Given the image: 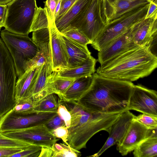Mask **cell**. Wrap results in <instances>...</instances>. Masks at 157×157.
<instances>
[{"instance_id": "cell-1", "label": "cell", "mask_w": 157, "mask_h": 157, "mask_svg": "<svg viewBox=\"0 0 157 157\" xmlns=\"http://www.w3.org/2000/svg\"><path fill=\"white\" fill-rule=\"evenodd\" d=\"M134 85L94 73L89 89L77 102L94 113L121 112L127 110Z\"/></svg>"}, {"instance_id": "cell-2", "label": "cell", "mask_w": 157, "mask_h": 157, "mask_svg": "<svg viewBox=\"0 0 157 157\" xmlns=\"http://www.w3.org/2000/svg\"><path fill=\"white\" fill-rule=\"evenodd\" d=\"M151 46H137L100 65L96 73L102 76L133 82L150 75L157 68V57Z\"/></svg>"}, {"instance_id": "cell-3", "label": "cell", "mask_w": 157, "mask_h": 157, "mask_svg": "<svg viewBox=\"0 0 157 157\" xmlns=\"http://www.w3.org/2000/svg\"><path fill=\"white\" fill-rule=\"evenodd\" d=\"M63 102L71 115L67 143L79 151L86 148L87 142L94 134L101 130L107 131L121 113H94L77 101Z\"/></svg>"}, {"instance_id": "cell-4", "label": "cell", "mask_w": 157, "mask_h": 157, "mask_svg": "<svg viewBox=\"0 0 157 157\" xmlns=\"http://www.w3.org/2000/svg\"><path fill=\"white\" fill-rule=\"evenodd\" d=\"M17 76L12 57L0 38V118L13 109L17 103Z\"/></svg>"}, {"instance_id": "cell-5", "label": "cell", "mask_w": 157, "mask_h": 157, "mask_svg": "<svg viewBox=\"0 0 157 157\" xmlns=\"http://www.w3.org/2000/svg\"><path fill=\"white\" fill-rule=\"evenodd\" d=\"M149 4L127 12L106 24L91 44L92 47L99 51L134 25L144 19Z\"/></svg>"}, {"instance_id": "cell-6", "label": "cell", "mask_w": 157, "mask_h": 157, "mask_svg": "<svg viewBox=\"0 0 157 157\" xmlns=\"http://www.w3.org/2000/svg\"><path fill=\"white\" fill-rule=\"evenodd\" d=\"M6 5L5 29L14 34L28 35L38 8L36 0H13Z\"/></svg>"}, {"instance_id": "cell-7", "label": "cell", "mask_w": 157, "mask_h": 157, "mask_svg": "<svg viewBox=\"0 0 157 157\" xmlns=\"http://www.w3.org/2000/svg\"><path fill=\"white\" fill-rule=\"evenodd\" d=\"M0 35L12 57L19 78L26 71L27 63L36 56L39 49L28 35L14 34L5 29L1 31Z\"/></svg>"}, {"instance_id": "cell-8", "label": "cell", "mask_w": 157, "mask_h": 157, "mask_svg": "<svg viewBox=\"0 0 157 157\" xmlns=\"http://www.w3.org/2000/svg\"><path fill=\"white\" fill-rule=\"evenodd\" d=\"M105 25L101 14L100 0H90L69 26L77 28L92 43Z\"/></svg>"}, {"instance_id": "cell-9", "label": "cell", "mask_w": 157, "mask_h": 157, "mask_svg": "<svg viewBox=\"0 0 157 157\" xmlns=\"http://www.w3.org/2000/svg\"><path fill=\"white\" fill-rule=\"evenodd\" d=\"M56 112H41L24 114L12 109L0 118V132L15 131L45 124Z\"/></svg>"}, {"instance_id": "cell-10", "label": "cell", "mask_w": 157, "mask_h": 157, "mask_svg": "<svg viewBox=\"0 0 157 157\" xmlns=\"http://www.w3.org/2000/svg\"><path fill=\"white\" fill-rule=\"evenodd\" d=\"M2 134L9 137L49 148L58 140L45 124Z\"/></svg>"}, {"instance_id": "cell-11", "label": "cell", "mask_w": 157, "mask_h": 157, "mask_svg": "<svg viewBox=\"0 0 157 157\" xmlns=\"http://www.w3.org/2000/svg\"><path fill=\"white\" fill-rule=\"evenodd\" d=\"M127 110L157 116V92L140 84L134 85Z\"/></svg>"}, {"instance_id": "cell-12", "label": "cell", "mask_w": 157, "mask_h": 157, "mask_svg": "<svg viewBox=\"0 0 157 157\" xmlns=\"http://www.w3.org/2000/svg\"><path fill=\"white\" fill-rule=\"evenodd\" d=\"M157 129L148 128L133 119L124 136L117 144V149L122 155H126L144 140L157 133Z\"/></svg>"}, {"instance_id": "cell-13", "label": "cell", "mask_w": 157, "mask_h": 157, "mask_svg": "<svg viewBox=\"0 0 157 157\" xmlns=\"http://www.w3.org/2000/svg\"><path fill=\"white\" fill-rule=\"evenodd\" d=\"M102 17L105 25L127 12L149 4V0H100Z\"/></svg>"}, {"instance_id": "cell-14", "label": "cell", "mask_w": 157, "mask_h": 157, "mask_svg": "<svg viewBox=\"0 0 157 157\" xmlns=\"http://www.w3.org/2000/svg\"><path fill=\"white\" fill-rule=\"evenodd\" d=\"M135 115L129 110L121 112L109 128V136L101 148L90 157H98L109 148L119 143L127 132Z\"/></svg>"}, {"instance_id": "cell-15", "label": "cell", "mask_w": 157, "mask_h": 157, "mask_svg": "<svg viewBox=\"0 0 157 157\" xmlns=\"http://www.w3.org/2000/svg\"><path fill=\"white\" fill-rule=\"evenodd\" d=\"M157 14L144 19L132 26L129 30L132 39L137 45L143 46L152 44L156 37Z\"/></svg>"}, {"instance_id": "cell-16", "label": "cell", "mask_w": 157, "mask_h": 157, "mask_svg": "<svg viewBox=\"0 0 157 157\" xmlns=\"http://www.w3.org/2000/svg\"><path fill=\"white\" fill-rule=\"evenodd\" d=\"M50 45L52 71L68 68V56L55 22L49 24Z\"/></svg>"}, {"instance_id": "cell-17", "label": "cell", "mask_w": 157, "mask_h": 157, "mask_svg": "<svg viewBox=\"0 0 157 157\" xmlns=\"http://www.w3.org/2000/svg\"><path fill=\"white\" fill-rule=\"evenodd\" d=\"M128 31L98 51L97 60L100 65L127 50L139 46L133 41Z\"/></svg>"}, {"instance_id": "cell-18", "label": "cell", "mask_w": 157, "mask_h": 157, "mask_svg": "<svg viewBox=\"0 0 157 157\" xmlns=\"http://www.w3.org/2000/svg\"><path fill=\"white\" fill-rule=\"evenodd\" d=\"M60 34L68 56V68L80 65L91 56L87 46L79 44Z\"/></svg>"}, {"instance_id": "cell-19", "label": "cell", "mask_w": 157, "mask_h": 157, "mask_svg": "<svg viewBox=\"0 0 157 157\" xmlns=\"http://www.w3.org/2000/svg\"><path fill=\"white\" fill-rule=\"evenodd\" d=\"M52 72V60L46 61L40 68L31 93L30 98L35 104L51 94L47 87V84Z\"/></svg>"}, {"instance_id": "cell-20", "label": "cell", "mask_w": 157, "mask_h": 157, "mask_svg": "<svg viewBox=\"0 0 157 157\" xmlns=\"http://www.w3.org/2000/svg\"><path fill=\"white\" fill-rule=\"evenodd\" d=\"M41 66L33 67L27 69L18 78L15 88V98L17 101L30 98L32 90Z\"/></svg>"}, {"instance_id": "cell-21", "label": "cell", "mask_w": 157, "mask_h": 157, "mask_svg": "<svg viewBox=\"0 0 157 157\" xmlns=\"http://www.w3.org/2000/svg\"><path fill=\"white\" fill-rule=\"evenodd\" d=\"M93 75L75 79L66 90L59 97L62 101H78L89 89L92 82Z\"/></svg>"}, {"instance_id": "cell-22", "label": "cell", "mask_w": 157, "mask_h": 157, "mask_svg": "<svg viewBox=\"0 0 157 157\" xmlns=\"http://www.w3.org/2000/svg\"><path fill=\"white\" fill-rule=\"evenodd\" d=\"M97 59L92 56L82 64L73 68H68L56 72L57 76L64 78L75 79L93 75L95 71Z\"/></svg>"}, {"instance_id": "cell-23", "label": "cell", "mask_w": 157, "mask_h": 157, "mask_svg": "<svg viewBox=\"0 0 157 157\" xmlns=\"http://www.w3.org/2000/svg\"><path fill=\"white\" fill-rule=\"evenodd\" d=\"M82 155L79 151L63 144H54L51 147H42L40 157H79Z\"/></svg>"}, {"instance_id": "cell-24", "label": "cell", "mask_w": 157, "mask_h": 157, "mask_svg": "<svg viewBox=\"0 0 157 157\" xmlns=\"http://www.w3.org/2000/svg\"><path fill=\"white\" fill-rule=\"evenodd\" d=\"M90 0H78L58 20L55 21L60 32L69 26L71 22L87 6Z\"/></svg>"}, {"instance_id": "cell-25", "label": "cell", "mask_w": 157, "mask_h": 157, "mask_svg": "<svg viewBox=\"0 0 157 157\" xmlns=\"http://www.w3.org/2000/svg\"><path fill=\"white\" fill-rule=\"evenodd\" d=\"M33 32L32 39L37 46L39 51L44 55L46 61L52 60L49 27Z\"/></svg>"}, {"instance_id": "cell-26", "label": "cell", "mask_w": 157, "mask_h": 157, "mask_svg": "<svg viewBox=\"0 0 157 157\" xmlns=\"http://www.w3.org/2000/svg\"><path fill=\"white\" fill-rule=\"evenodd\" d=\"M133 151L135 157H156L157 133L144 140Z\"/></svg>"}, {"instance_id": "cell-27", "label": "cell", "mask_w": 157, "mask_h": 157, "mask_svg": "<svg viewBox=\"0 0 157 157\" xmlns=\"http://www.w3.org/2000/svg\"><path fill=\"white\" fill-rule=\"evenodd\" d=\"M75 79L59 77L56 75L55 71H53L48 80L47 85L52 93L59 97Z\"/></svg>"}, {"instance_id": "cell-28", "label": "cell", "mask_w": 157, "mask_h": 157, "mask_svg": "<svg viewBox=\"0 0 157 157\" xmlns=\"http://www.w3.org/2000/svg\"><path fill=\"white\" fill-rule=\"evenodd\" d=\"M57 95L54 93L45 96L35 104L36 112H56L58 106Z\"/></svg>"}, {"instance_id": "cell-29", "label": "cell", "mask_w": 157, "mask_h": 157, "mask_svg": "<svg viewBox=\"0 0 157 157\" xmlns=\"http://www.w3.org/2000/svg\"><path fill=\"white\" fill-rule=\"evenodd\" d=\"M49 21L45 7L44 8L41 7H38L35 14L30 32L40 29L48 28Z\"/></svg>"}, {"instance_id": "cell-30", "label": "cell", "mask_w": 157, "mask_h": 157, "mask_svg": "<svg viewBox=\"0 0 157 157\" xmlns=\"http://www.w3.org/2000/svg\"><path fill=\"white\" fill-rule=\"evenodd\" d=\"M59 33L61 34L81 45L87 46V44L92 43L76 28L68 26Z\"/></svg>"}, {"instance_id": "cell-31", "label": "cell", "mask_w": 157, "mask_h": 157, "mask_svg": "<svg viewBox=\"0 0 157 157\" xmlns=\"http://www.w3.org/2000/svg\"><path fill=\"white\" fill-rule=\"evenodd\" d=\"M35 104L30 98L19 100L12 109L14 111L24 114L36 112L34 109Z\"/></svg>"}, {"instance_id": "cell-32", "label": "cell", "mask_w": 157, "mask_h": 157, "mask_svg": "<svg viewBox=\"0 0 157 157\" xmlns=\"http://www.w3.org/2000/svg\"><path fill=\"white\" fill-rule=\"evenodd\" d=\"M31 143L6 136L0 132V147H26Z\"/></svg>"}, {"instance_id": "cell-33", "label": "cell", "mask_w": 157, "mask_h": 157, "mask_svg": "<svg viewBox=\"0 0 157 157\" xmlns=\"http://www.w3.org/2000/svg\"><path fill=\"white\" fill-rule=\"evenodd\" d=\"M133 119L148 128H157V116L142 113L137 116H135Z\"/></svg>"}, {"instance_id": "cell-34", "label": "cell", "mask_w": 157, "mask_h": 157, "mask_svg": "<svg viewBox=\"0 0 157 157\" xmlns=\"http://www.w3.org/2000/svg\"><path fill=\"white\" fill-rule=\"evenodd\" d=\"M42 147L39 145L33 144L10 157H38L40 153Z\"/></svg>"}, {"instance_id": "cell-35", "label": "cell", "mask_w": 157, "mask_h": 157, "mask_svg": "<svg viewBox=\"0 0 157 157\" xmlns=\"http://www.w3.org/2000/svg\"><path fill=\"white\" fill-rule=\"evenodd\" d=\"M56 113L64 121L66 127L68 128L71 123V114L66 106L60 100L58 101V106Z\"/></svg>"}, {"instance_id": "cell-36", "label": "cell", "mask_w": 157, "mask_h": 157, "mask_svg": "<svg viewBox=\"0 0 157 157\" xmlns=\"http://www.w3.org/2000/svg\"><path fill=\"white\" fill-rule=\"evenodd\" d=\"M59 0H46L44 2L48 17L49 24L55 22V11Z\"/></svg>"}, {"instance_id": "cell-37", "label": "cell", "mask_w": 157, "mask_h": 157, "mask_svg": "<svg viewBox=\"0 0 157 157\" xmlns=\"http://www.w3.org/2000/svg\"><path fill=\"white\" fill-rule=\"evenodd\" d=\"M51 132L56 137L60 138L66 144L69 146L67 143L68 130L66 125L59 127Z\"/></svg>"}, {"instance_id": "cell-38", "label": "cell", "mask_w": 157, "mask_h": 157, "mask_svg": "<svg viewBox=\"0 0 157 157\" xmlns=\"http://www.w3.org/2000/svg\"><path fill=\"white\" fill-rule=\"evenodd\" d=\"M45 61L44 55L39 51L36 56L27 63L26 71L33 67L41 66Z\"/></svg>"}, {"instance_id": "cell-39", "label": "cell", "mask_w": 157, "mask_h": 157, "mask_svg": "<svg viewBox=\"0 0 157 157\" xmlns=\"http://www.w3.org/2000/svg\"><path fill=\"white\" fill-rule=\"evenodd\" d=\"M45 124L50 131L59 127L66 125L64 121L57 114Z\"/></svg>"}, {"instance_id": "cell-40", "label": "cell", "mask_w": 157, "mask_h": 157, "mask_svg": "<svg viewBox=\"0 0 157 157\" xmlns=\"http://www.w3.org/2000/svg\"><path fill=\"white\" fill-rule=\"evenodd\" d=\"M28 147H0V157H10L11 155L25 149Z\"/></svg>"}, {"instance_id": "cell-41", "label": "cell", "mask_w": 157, "mask_h": 157, "mask_svg": "<svg viewBox=\"0 0 157 157\" xmlns=\"http://www.w3.org/2000/svg\"><path fill=\"white\" fill-rule=\"evenodd\" d=\"M77 0H61L60 9L55 21L61 18Z\"/></svg>"}, {"instance_id": "cell-42", "label": "cell", "mask_w": 157, "mask_h": 157, "mask_svg": "<svg viewBox=\"0 0 157 157\" xmlns=\"http://www.w3.org/2000/svg\"><path fill=\"white\" fill-rule=\"evenodd\" d=\"M157 2L151 1L145 19L151 17L157 13Z\"/></svg>"}, {"instance_id": "cell-43", "label": "cell", "mask_w": 157, "mask_h": 157, "mask_svg": "<svg viewBox=\"0 0 157 157\" xmlns=\"http://www.w3.org/2000/svg\"><path fill=\"white\" fill-rule=\"evenodd\" d=\"M7 6L6 5H0V30L4 27L5 21Z\"/></svg>"}, {"instance_id": "cell-44", "label": "cell", "mask_w": 157, "mask_h": 157, "mask_svg": "<svg viewBox=\"0 0 157 157\" xmlns=\"http://www.w3.org/2000/svg\"><path fill=\"white\" fill-rule=\"evenodd\" d=\"M61 0H59L56 8L55 14V19L57 17L58 14L60 9L61 4Z\"/></svg>"}, {"instance_id": "cell-45", "label": "cell", "mask_w": 157, "mask_h": 157, "mask_svg": "<svg viewBox=\"0 0 157 157\" xmlns=\"http://www.w3.org/2000/svg\"><path fill=\"white\" fill-rule=\"evenodd\" d=\"M13 0H0V5H6Z\"/></svg>"}, {"instance_id": "cell-46", "label": "cell", "mask_w": 157, "mask_h": 157, "mask_svg": "<svg viewBox=\"0 0 157 157\" xmlns=\"http://www.w3.org/2000/svg\"><path fill=\"white\" fill-rule=\"evenodd\" d=\"M150 0L151 1H153L154 2H157V0Z\"/></svg>"}]
</instances>
